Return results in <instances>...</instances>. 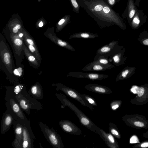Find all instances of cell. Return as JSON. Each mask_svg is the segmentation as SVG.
<instances>
[{"mask_svg":"<svg viewBox=\"0 0 148 148\" xmlns=\"http://www.w3.org/2000/svg\"><path fill=\"white\" fill-rule=\"evenodd\" d=\"M80 7L100 27L105 28L116 24L122 29L125 27L121 18L105 0H77Z\"/></svg>","mask_w":148,"mask_h":148,"instance_id":"cell-1","label":"cell"},{"mask_svg":"<svg viewBox=\"0 0 148 148\" xmlns=\"http://www.w3.org/2000/svg\"><path fill=\"white\" fill-rule=\"evenodd\" d=\"M56 95L62 105L61 107L64 108L68 106L76 114L81 124L93 132L97 133L99 127H97L87 116L80 110L75 105L69 101L62 94H56Z\"/></svg>","mask_w":148,"mask_h":148,"instance_id":"cell-2","label":"cell"},{"mask_svg":"<svg viewBox=\"0 0 148 148\" xmlns=\"http://www.w3.org/2000/svg\"><path fill=\"white\" fill-rule=\"evenodd\" d=\"M16 100L22 109L29 114L30 110L36 109L38 110L42 109L41 104L31 97L29 94L23 91V90L17 95H15Z\"/></svg>","mask_w":148,"mask_h":148,"instance_id":"cell-3","label":"cell"},{"mask_svg":"<svg viewBox=\"0 0 148 148\" xmlns=\"http://www.w3.org/2000/svg\"><path fill=\"white\" fill-rule=\"evenodd\" d=\"M39 124L45 137L53 148H64L60 137L53 128H50L41 121Z\"/></svg>","mask_w":148,"mask_h":148,"instance_id":"cell-4","label":"cell"},{"mask_svg":"<svg viewBox=\"0 0 148 148\" xmlns=\"http://www.w3.org/2000/svg\"><path fill=\"white\" fill-rule=\"evenodd\" d=\"M57 88L63 92L67 95L77 100L82 105L88 107L90 110L94 111V108L83 97L82 95L75 89L66 86L62 84L57 85Z\"/></svg>","mask_w":148,"mask_h":148,"instance_id":"cell-5","label":"cell"},{"mask_svg":"<svg viewBox=\"0 0 148 148\" xmlns=\"http://www.w3.org/2000/svg\"><path fill=\"white\" fill-rule=\"evenodd\" d=\"M5 100V105L7 109L12 111L18 119L24 121L28 120L19 104L16 100L14 92V94H6Z\"/></svg>","mask_w":148,"mask_h":148,"instance_id":"cell-6","label":"cell"},{"mask_svg":"<svg viewBox=\"0 0 148 148\" xmlns=\"http://www.w3.org/2000/svg\"><path fill=\"white\" fill-rule=\"evenodd\" d=\"M123 48V46L118 45L117 41L113 40L99 48L97 51L96 55L94 58L100 56L108 58Z\"/></svg>","mask_w":148,"mask_h":148,"instance_id":"cell-7","label":"cell"},{"mask_svg":"<svg viewBox=\"0 0 148 148\" xmlns=\"http://www.w3.org/2000/svg\"><path fill=\"white\" fill-rule=\"evenodd\" d=\"M0 56L3 62L8 71L12 73L13 71V60L11 52L5 41L1 40Z\"/></svg>","mask_w":148,"mask_h":148,"instance_id":"cell-8","label":"cell"},{"mask_svg":"<svg viewBox=\"0 0 148 148\" xmlns=\"http://www.w3.org/2000/svg\"><path fill=\"white\" fill-rule=\"evenodd\" d=\"M23 141L22 148H32L35 137L32 130L30 120L25 121L23 130Z\"/></svg>","mask_w":148,"mask_h":148,"instance_id":"cell-9","label":"cell"},{"mask_svg":"<svg viewBox=\"0 0 148 148\" xmlns=\"http://www.w3.org/2000/svg\"><path fill=\"white\" fill-rule=\"evenodd\" d=\"M24 121L18 119L15 121L13 125L15 138L12 145L14 148H22Z\"/></svg>","mask_w":148,"mask_h":148,"instance_id":"cell-10","label":"cell"},{"mask_svg":"<svg viewBox=\"0 0 148 148\" xmlns=\"http://www.w3.org/2000/svg\"><path fill=\"white\" fill-rule=\"evenodd\" d=\"M18 119L10 110L7 109L2 117L1 124V132L4 134L8 131L16 120Z\"/></svg>","mask_w":148,"mask_h":148,"instance_id":"cell-11","label":"cell"},{"mask_svg":"<svg viewBox=\"0 0 148 148\" xmlns=\"http://www.w3.org/2000/svg\"><path fill=\"white\" fill-rule=\"evenodd\" d=\"M68 76L79 78H86L92 80H101L108 78V75L93 73H83L79 71H73L69 73Z\"/></svg>","mask_w":148,"mask_h":148,"instance_id":"cell-12","label":"cell"},{"mask_svg":"<svg viewBox=\"0 0 148 148\" xmlns=\"http://www.w3.org/2000/svg\"><path fill=\"white\" fill-rule=\"evenodd\" d=\"M59 125L65 132L72 135H79L82 134L80 129L73 123L68 120H61Z\"/></svg>","mask_w":148,"mask_h":148,"instance_id":"cell-13","label":"cell"},{"mask_svg":"<svg viewBox=\"0 0 148 148\" xmlns=\"http://www.w3.org/2000/svg\"><path fill=\"white\" fill-rule=\"evenodd\" d=\"M96 133L99 135L109 147L110 148L119 147L118 144L114 136L109 132H107L99 127Z\"/></svg>","mask_w":148,"mask_h":148,"instance_id":"cell-14","label":"cell"},{"mask_svg":"<svg viewBox=\"0 0 148 148\" xmlns=\"http://www.w3.org/2000/svg\"><path fill=\"white\" fill-rule=\"evenodd\" d=\"M111 63L103 64L95 62L94 61L86 65L82 70L86 71H105L115 68Z\"/></svg>","mask_w":148,"mask_h":148,"instance_id":"cell-15","label":"cell"},{"mask_svg":"<svg viewBox=\"0 0 148 148\" xmlns=\"http://www.w3.org/2000/svg\"><path fill=\"white\" fill-rule=\"evenodd\" d=\"M85 88L87 90L98 94H108L112 93L108 87L95 84H90L86 85Z\"/></svg>","mask_w":148,"mask_h":148,"instance_id":"cell-16","label":"cell"},{"mask_svg":"<svg viewBox=\"0 0 148 148\" xmlns=\"http://www.w3.org/2000/svg\"><path fill=\"white\" fill-rule=\"evenodd\" d=\"M125 49L124 47L110 56L109 60L110 63L112 62L115 66H119L123 64L126 57L124 56Z\"/></svg>","mask_w":148,"mask_h":148,"instance_id":"cell-17","label":"cell"},{"mask_svg":"<svg viewBox=\"0 0 148 148\" xmlns=\"http://www.w3.org/2000/svg\"><path fill=\"white\" fill-rule=\"evenodd\" d=\"M16 54L20 56L23 50V39L20 38L17 34H12L10 36Z\"/></svg>","mask_w":148,"mask_h":148,"instance_id":"cell-18","label":"cell"},{"mask_svg":"<svg viewBox=\"0 0 148 148\" xmlns=\"http://www.w3.org/2000/svg\"><path fill=\"white\" fill-rule=\"evenodd\" d=\"M136 68L135 67L127 66L124 68L116 77V81L126 79L134 73Z\"/></svg>","mask_w":148,"mask_h":148,"instance_id":"cell-19","label":"cell"},{"mask_svg":"<svg viewBox=\"0 0 148 148\" xmlns=\"http://www.w3.org/2000/svg\"><path fill=\"white\" fill-rule=\"evenodd\" d=\"M48 38L54 42L62 47L73 51H75L74 48L69 42L62 40L56 36L51 34L49 35Z\"/></svg>","mask_w":148,"mask_h":148,"instance_id":"cell-20","label":"cell"},{"mask_svg":"<svg viewBox=\"0 0 148 148\" xmlns=\"http://www.w3.org/2000/svg\"><path fill=\"white\" fill-rule=\"evenodd\" d=\"M99 37L98 34L91 32H84L74 33L69 36V39L74 38H95Z\"/></svg>","mask_w":148,"mask_h":148,"instance_id":"cell-21","label":"cell"},{"mask_svg":"<svg viewBox=\"0 0 148 148\" xmlns=\"http://www.w3.org/2000/svg\"><path fill=\"white\" fill-rule=\"evenodd\" d=\"M29 93V94L33 97L38 99H41L43 96L42 89L38 84H35L32 86Z\"/></svg>","mask_w":148,"mask_h":148,"instance_id":"cell-22","label":"cell"},{"mask_svg":"<svg viewBox=\"0 0 148 148\" xmlns=\"http://www.w3.org/2000/svg\"><path fill=\"white\" fill-rule=\"evenodd\" d=\"M23 49L28 60L34 65L38 66L39 64L37 60L34 56L29 51L24 44L23 45Z\"/></svg>","mask_w":148,"mask_h":148,"instance_id":"cell-23","label":"cell"},{"mask_svg":"<svg viewBox=\"0 0 148 148\" xmlns=\"http://www.w3.org/2000/svg\"><path fill=\"white\" fill-rule=\"evenodd\" d=\"M108 130L110 133L117 138H121L119 132L115 124L110 122L108 123Z\"/></svg>","mask_w":148,"mask_h":148,"instance_id":"cell-24","label":"cell"},{"mask_svg":"<svg viewBox=\"0 0 148 148\" xmlns=\"http://www.w3.org/2000/svg\"><path fill=\"white\" fill-rule=\"evenodd\" d=\"M25 43L27 46L29 51L36 58L38 61L41 63V58L38 51L37 48L33 46L30 45L27 43Z\"/></svg>","mask_w":148,"mask_h":148,"instance_id":"cell-25","label":"cell"},{"mask_svg":"<svg viewBox=\"0 0 148 148\" xmlns=\"http://www.w3.org/2000/svg\"><path fill=\"white\" fill-rule=\"evenodd\" d=\"M23 32L24 34L23 40L25 42L37 48L35 42L33 38L25 32Z\"/></svg>","mask_w":148,"mask_h":148,"instance_id":"cell-26","label":"cell"},{"mask_svg":"<svg viewBox=\"0 0 148 148\" xmlns=\"http://www.w3.org/2000/svg\"><path fill=\"white\" fill-rule=\"evenodd\" d=\"M94 61L95 62L103 64H108L111 63L108 58L103 56H100L96 58H94Z\"/></svg>","mask_w":148,"mask_h":148,"instance_id":"cell-27","label":"cell"},{"mask_svg":"<svg viewBox=\"0 0 148 148\" xmlns=\"http://www.w3.org/2000/svg\"><path fill=\"white\" fill-rule=\"evenodd\" d=\"M137 39L142 45L148 46V34H141Z\"/></svg>","mask_w":148,"mask_h":148,"instance_id":"cell-28","label":"cell"},{"mask_svg":"<svg viewBox=\"0 0 148 148\" xmlns=\"http://www.w3.org/2000/svg\"><path fill=\"white\" fill-rule=\"evenodd\" d=\"M84 98L93 106L96 107L97 104L95 99L92 97L85 94H82Z\"/></svg>","mask_w":148,"mask_h":148,"instance_id":"cell-29","label":"cell"},{"mask_svg":"<svg viewBox=\"0 0 148 148\" xmlns=\"http://www.w3.org/2000/svg\"><path fill=\"white\" fill-rule=\"evenodd\" d=\"M121 102L118 100H115L111 101L110 103V109L112 110H115L119 107Z\"/></svg>","mask_w":148,"mask_h":148,"instance_id":"cell-30","label":"cell"},{"mask_svg":"<svg viewBox=\"0 0 148 148\" xmlns=\"http://www.w3.org/2000/svg\"><path fill=\"white\" fill-rule=\"evenodd\" d=\"M129 16L130 18H132L135 13V10L134 9V6L132 1L129 2Z\"/></svg>","mask_w":148,"mask_h":148,"instance_id":"cell-31","label":"cell"},{"mask_svg":"<svg viewBox=\"0 0 148 148\" xmlns=\"http://www.w3.org/2000/svg\"><path fill=\"white\" fill-rule=\"evenodd\" d=\"M70 17L69 15L67 16L66 18H62L59 21L58 23V25L60 26H62V27L66 24L69 23L70 21Z\"/></svg>","mask_w":148,"mask_h":148,"instance_id":"cell-32","label":"cell"},{"mask_svg":"<svg viewBox=\"0 0 148 148\" xmlns=\"http://www.w3.org/2000/svg\"><path fill=\"white\" fill-rule=\"evenodd\" d=\"M23 86L22 84L16 85L14 88L13 92L15 95H17L22 91L23 88Z\"/></svg>","mask_w":148,"mask_h":148,"instance_id":"cell-33","label":"cell"},{"mask_svg":"<svg viewBox=\"0 0 148 148\" xmlns=\"http://www.w3.org/2000/svg\"><path fill=\"white\" fill-rule=\"evenodd\" d=\"M23 70L21 67L14 69L13 71L14 74L17 76L20 77L22 74Z\"/></svg>","mask_w":148,"mask_h":148,"instance_id":"cell-34","label":"cell"},{"mask_svg":"<svg viewBox=\"0 0 148 148\" xmlns=\"http://www.w3.org/2000/svg\"><path fill=\"white\" fill-rule=\"evenodd\" d=\"M140 23V20L138 17L135 16L132 22V26L134 28L137 27Z\"/></svg>","mask_w":148,"mask_h":148,"instance_id":"cell-35","label":"cell"},{"mask_svg":"<svg viewBox=\"0 0 148 148\" xmlns=\"http://www.w3.org/2000/svg\"><path fill=\"white\" fill-rule=\"evenodd\" d=\"M139 142V140L137 137L135 135L132 136L130 138V143H136Z\"/></svg>","mask_w":148,"mask_h":148,"instance_id":"cell-36","label":"cell"},{"mask_svg":"<svg viewBox=\"0 0 148 148\" xmlns=\"http://www.w3.org/2000/svg\"><path fill=\"white\" fill-rule=\"evenodd\" d=\"M105 1L110 6L112 7L115 4L116 0H105Z\"/></svg>","mask_w":148,"mask_h":148,"instance_id":"cell-37","label":"cell"},{"mask_svg":"<svg viewBox=\"0 0 148 148\" xmlns=\"http://www.w3.org/2000/svg\"><path fill=\"white\" fill-rule=\"evenodd\" d=\"M134 124L137 127H143L144 126V124L143 123L139 121L135 122Z\"/></svg>","mask_w":148,"mask_h":148,"instance_id":"cell-38","label":"cell"},{"mask_svg":"<svg viewBox=\"0 0 148 148\" xmlns=\"http://www.w3.org/2000/svg\"><path fill=\"white\" fill-rule=\"evenodd\" d=\"M140 147L143 148H146L148 147V142H145L142 143L140 145Z\"/></svg>","mask_w":148,"mask_h":148,"instance_id":"cell-39","label":"cell"},{"mask_svg":"<svg viewBox=\"0 0 148 148\" xmlns=\"http://www.w3.org/2000/svg\"><path fill=\"white\" fill-rule=\"evenodd\" d=\"M17 34L18 36L19 37L21 38H22L23 39V37H24V34L23 33L21 32H18Z\"/></svg>","mask_w":148,"mask_h":148,"instance_id":"cell-40","label":"cell"},{"mask_svg":"<svg viewBox=\"0 0 148 148\" xmlns=\"http://www.w3.org/2000/svg\"><path fill=\"white\" fill-rule=\"evenodd\" d=\"M15 27H16L18 29H20L21 28V25L19 24L16 25Z\"/></svg>","mask_w":148,"mask_h":148,"instance_id":"cell-41","label":"cell"},{"mask_svg":"<svg viewBox=\"0 0 148 148\" xmlns=\"http://www.w3.org/2000/svg\"><path fill=\"white\" fill-rule=\"evenodd\" d=\"M43 25V23L42 21H41L39 24V26L40 27H42Z\"/></svg>","mask_w":148,"mask_h":148,"instance_id":"cell-42","label":"cell"}]
</instances>
